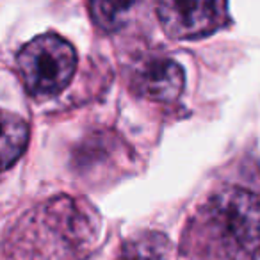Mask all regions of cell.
I'll return each mask as SVG.
<instances>
[{
  "label": "cell",
  "instance_id": "obj_5",
  "mask_svg": "<svg viewBox=\"0 0 260 260\" xmlns=\"http://www.w3.org/2000/svg\"><path fill=\"white\" fill-rule=\"evenodd\" d=\"M132 84L148 100L171 102L184 89V70L173 59L152 57L136 70Z\"/></svg>",
  "mask_w": 260,
  "mask_h": 260
},
{
  "label": "cell",
  "instance_id": "obj_8",
  "mask_svg": "<svg viewBox=\"0 0 260 260\" xmlns=\"http://www.w3.org/2000/svg\"><path fill=\"white\" fill-rule=\"evenodd\" d=\"M132 8L134 4H109V2H93L91 4L94 20L105 30H116L119 25H123Z\"/></svg>",
  "mask_w": 260,
  "mask_h": 260
},
{
  "label": "cell",
  "instance_id": "obj_3",
  "mask_svg": "<svg viewBox=\"0 0 260 260\" xmlns=\"http://www.w3.org/2000/svg\"><path fill=\"white\" fill-rule=\"evenodd\" d=\"M77 68L73 47L57 34L34 38L18 54V70L27 91L34 96H52L64 89Z\"/></svg>",
  "mask_w": 260,
  "mask_h": 260
},
{
  "label": "cell",
  "instance_id": "obj_7",
  "mask_svg": "<svg viewBox=\"0 0 260 260\" xmlns=\"http://www.w3.org/2000/svg\"><path fill=\"white\" fill-rule=\"evenodd\" d=\"M168 241L157 232H141L126 239L118 260H166Z\"/></svg>",
  "mask_w": 260,
  "mask_h": 260
},
{
  "label": "cell",
  "instance_id": "obj_4",
  "mask_svg": "<svg viewBox=\"0 0 260 260\" xmlns=\"http://www.w3.org/2000/svg\"><path fill=\"white\" fill-rule=\"evenodd\" d=\"M159 20L168 36L196 40L212 34L226 22L224 2H160Z\"/></svg>",
  "mask_w": 260,
  "mask_h": 260
},
{
  "label": "cell",
  "instance_id": "obj_2",
  "mask_svg": "<svg viewBox=\"0 0 260 260\" xmlns=\"http://www.w3.org/2000/svg\"><path fill=\"white\" fill-rule=\"evenodd\" d=\"M258 255L260 202L241 187L210 196L182 235L185 260H256Z\"/></svg>",
  "mask_w": 260,
  "mask_h": 260
},
{
  "label": "cell",
  "instance_id": "obj_6",
  "mask_svg": "<svg viewBox=\"0 0 260 260\" xmlns=\"http://www.w3.org/2000/svg\"><path fill=\"white\" fill-rule=\"evenodd\" d=\"M29 126L20 116L0 109V171L11 168L25 152Z\"/></svg>",
  "mask_w": 260,
  "mask_h": 260
},
{
  "label": "cell",
  "instance_id": "obj_1",
  "mask_svg": "<svg viewBox=\"0 0 260 260\" xmlns=\"http://www.w3.org/2000/svg\"><path fill=\"white\" fill-rule=\"evenodd\" d=\"M100 217L80 198L57 196L18 219L6 241L8 260H84L96 246Z\"/></svg>",
  "mask_w": 260,
  "mask_h": 260
}]
</instances>
